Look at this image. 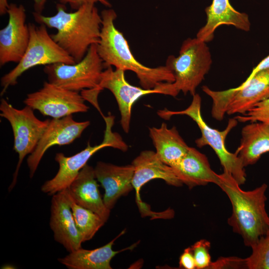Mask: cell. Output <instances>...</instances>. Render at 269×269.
<instances>
[{"instance_id":"32","label":"cell","mask_w":269,"mask_h":269,"mask_svg":"<svg viewBox=\"0 0 269 269\" xmlns=\"http://www.w3.org/2000/svg\"><path fill=\"white\" fill-rule=\"evenodd\" d=\"M34 9L36 13L41 14L47 0H33Z\"/></svg>"},{"instance_id":"28","label":"cell","mask_w":269,"mask_h":269,"mask_svg":"<svg viewBox=\"0 0 269 269\" xmlns=\"http://www.w3.org/2000/svg\"><path fill=\"white\" fill-rule=\"evenodd\" d=\"M208 269H248L247 260L234 257H221L212 262Z\"/></svg>"},{"instance_id":"14","label":"cell","mask_w":269,"mask_h":269,"mask_svg":"<svg viewBox=\"0 0 269 269\" xmlns=\"http://www.w3.org/2000/svg\"><path fill=\"white\" fill-rule=\"evenodd\" d=\"M89 121L77 122L72 115L50 120L44 133L34 151L28 156L27 163L29 177L34 176L44 153L50 147L72 143L80 137L84 131L90 125Z\"/></svg>"},{"instance_id":"24","label":"cell","mask_w":269,"mask_h":269,"mask_svg":"<svg viewBox=\"0 0 269 269\" xmlns=\"http://www.w3.org/2000/svg\"><path fill=\"white\" fill-rule=\"evenodd\" d=\"M67 192L75 223L83 243L90 240L106 222L97 213L77 204L68 190Z\"/></svg>"},{"instance_id":"25","label":"cell","mask_w":269,"mask_h":269,"mask_svg":"<svg viewBox=\"0 0 269 269\" xmlns=\"http://www.w3.org/2000/svg\"><path fill=\"white\" fill-rule=\"evenodd\" d=\"M246 258L248 269H269V231L252 249Z\"/></svg>"},{"instance_id":"15","label":"cell","mask_w":269,"mask_h":269,"mask_svg":"<svg viewBox=\"0 0 269 269\" xmlns=\"http://www.w3.org/2000/svg\"><path fill=\"white\" fill-rule=\"evenodd\" d=\"M125 71L112 66L106 68L102 72L98 88L101 90L107 89L114 96L121 114V125L123 131L129 133L130 129L133 105L141 97L160 94L157 88L145 89L133 86L126 79Z\"/></svg>"},{"instance_id":"27","label":"cell","mask_w":269,"mask_h":269,"mask_svg":"<svg viewBox=\"0 0 269 269\" xmlns=\"http://www.w3.org/2000/svg\"><path fill=\"white\" fill-rule=\"evenodd\" d=\"M194 258L196 269H208L211 265V257L209 253L211 243L205 239H201L191 246Z\"/></svg>"},{"instance_id":"16","label":"cell","mask_w":269,"mask_h":269,"mask_svg":"<svg viewBox=\"0 0 269 269\" xmlns=\"http://www.w3.org/2000/svg\"><path fill=\"white\" fill-rule=\"evenodd\" d=\"M49 226L54 240L68 252L81 248L83 241L75 223L67 189L52 195Z\"/></svg>"},{"instance_id":"12","label":"cell","mask_w":269,"mask_h":269,"mask_svg":"<svg viewBox=\"0 0 269 269\" xmlns=\"http://www.w3.org/2000/svg\"><path fill=\"white\" fill-rule=\"evenodd\" d=\"M134 173L132 185L135 192L136 202L142 215L158 216L151 212L140 197L141 188L148 181L160 179L167 184L180 187L183 183L176 176L172 168L163 163L155 151L145 150L141 151L133 161Z\"/></svg>"},{"instance_id":"8","label":"cell","mask_w":269,"mask_h":269,"mask_svg":"<svg viewBox=\"0 0 269 269\" xmlns=\"http://www.w3.org/2000/svg\"><path fill=\"white\" fill-rule=\"evenodd\" d=\"M0 116L11 125L14 137L13 149L18 155L12 181L8 188L10 192L16 184L23 159L34 151L50 120L41 121L35 116L34 110L30 107L26 105L22 109H17L3 98L0 101Z\"/></svg>"},{"instance_id":"26","label":"cell","mask_w":269,"mask_h":269,"mask_svg":"<svg viewBox=\"0 0 269 269\" xmlns=\"http://www.w3.org/2000/svg\"><path fill=\"white\" fill-rule=\"evenodd\" d=\"M235 118L240 123H269V98L257 104L245 113L237 115Z\"/></svg>"},{"instance_id":"21","label":"cell","mask_w":269,"mask_h":269,"mask_svg":"<svg viewBox=\"0 0 269 269\" xmlns=\"http://www.w3.org/2000/svg\"><path fill=\"white\" fill-rule=\"evenodd\" d=\"M123 231L111 241L101 247L87 250L81 248L71 252L58 261L69 269H111V261L122 251L134 248L136 244L120 251H114L113 245L117 239L124 234Z\"/></svg>"},{"instance_id":"20","label":"cell","mask_w":269,"mask_h":269,"mask_svg":"<svg viewBox=\"0 0 269 269\" xmlns=\"http://www.w3.org/2000/svg\"><path fill=\"white\" fill-rule=\"evenodd\" d=\"M99 187L94 168L87 164L67 189L77 204L97 213L106 222L111 210L105 205Z\"/></svg>"},{"instance_id":"10","label":"cell","mask_w":269,"mask_h":269,"mask_svg":"<svg viewBox=\"0 0 269 269\" xmlns=\"http://www.w3.org/2000/svg\"><path fill=\"white\" fill-rule=\"evenodd\" d=\"M105 69L97 50V44H93L80 62L73 64H49L44 66L43 71L49 83L79 92L98 88Z\"/></svg>"},{"instance_id":"3","label":"cell","mask_w":269,"mask_h":269,"mask_svg":"<svg viewBox=\"0 0 269 269\" xmlns=\"http://www.w3.org/2000/svg\"><path fill=\"white\" fill-rule=\"evenodd\" d=\"M101 16V28L97 50L105 68L114 66L116 69L134 72L140 85L145 89H153L161 83L174 81L173 73L166 65L149 67L135 58L124 34L115 26L117 15L114 9H104Z\"/></svg>"},{"instance_id":"33","label":"cell","mask_w":269,"mask_h":269,"mask_svg":"<svg viewBox=\"0 0 269 269\" xmlns=\"http://www.w3.org/2000/svg\"><path fill=\"white\" fill-rule=\"evenodd\" d=\"M8 6L7 0H0V14L1 15L7 13Z\"/></svg>"},{"instance_id":"23","label":"cell","mask_w":269,"mask_h":269,"mask_svg":"<svg viewBox=\"0 0 269 269\" xmlns=\"http://www.w3.org/2000/svg\"><path fill=\"white\" fill-rule=\"evenodd\" d=\"M149 134L157 155L171 167L181 160L189 147L176 128H168L164 123L158 128H149Z\"/></svg>"},{"instance_id":"4","label":"cell","mask_w":269,"mask_h":269,"mask_svg":"<svg viewBox=\"0 0 269 269\" xmlns=\"http://www.w3.org/2000/svg\"><path fill=\"white\" fill-rule=\"evenodd\" d=\"M212 63L207 43L196 37L187 38L182 43L179 55H171L166 59L165 65L172 72L175 80L173 83L161 84L164 95L176 97L182 92L193 96Z\"/></svg>"},{"instance_id":"2","label":"cell","mask_w":269,"mask_h":269,"mask_svg":"<svg viewBox=\"0 0 269 269\" xmlns=\"http://www.w3.org/2000/svg\"><path fill=\"white\" fill-rule=\"evenodd\" d=\"M218 186L227 195L232 207L228 224L240 235L246 247L252 249L269 231V216L266 209V183L255 189L245 191L229 173L220 174Z\"/></svg>"},{"instance_id":"29","label":"cell","mask_w":269,"mask_h":269,"mask_svg":"<svg viewBox=\"0 0 269 269\" xmlns=\"http://www.w3.org/2000/svg\"><path fill=\"white\" fill-rule=\"evenodd\" d=\"M179 265L181 269H196L195 262L191 247L186 248L180 256Z\"/></svg>"},{"instance_id":"7","label":"cell","mask_w":269,"mask_h":269,"mask_svg":"<svg viewBox=\"0 0 269 269\" xmlns=\"http://www.w3.org/2000/svg\"><path fill=\"white\" fill-rule=\"evenodd\" d=\"M28 25L30 33L28 46L17 65L1 78V96L9 87L17 84L18 78L24 72L32 67L56 63H76L74 59L52 38L45 25L41 24L36 26L32 23Z\"/></svg>"},{"instance_id":"17","label":"cell","mask_w":269,"mask_h":269,"mask_svg":"<svg viewBox=\"0 0 269 269\" xmlns=\"http://www.w3.org/2000/svg\"><path fill=\"white\" fill-rule=\"evenodd\" d=\"M96 179L105 190L103 201L110 210L122 196L134 189L132 180L134 167L132 164L118 166L99 161L94 168Z\"/></svg>"},{"instance_id":"1","label":"cell","mask_w":269,"mask_h":269,"mask_svg":"<svg viewBox=\"0 0 269 269\" xmlns=\"http://www.w3.org/2000/svg\"><path fill=\"white\" fill-rule=\"evenodd\" d=\"M57 12L47 16L35 12V21L57 30L52 38L75 60L85 57L90 47L100 40L102 24L101 14L94 3L84 4L74 12L65 11L64 5H56Z\"/></svg>"},{"instance_id":"31","label":"cell","mask_w":269,"mask_h":269,"mask_svg":"<svg viewBox=\"0 0 269 269\" xmlns=\"http://www.w3.org/2000/svg\"><path fill=\"white\" fill-rule=\"evenodd\" d=\"M269 68V55L263 59L254 68L248 76L251 77L260 71Z\"/></svg>"},{"instance_id":"6","label":"cell","mask_w":269,"mask_h":269,"mask_svg":"<svg viewBox=\"0 0 269 269\" xmlns=\"http://www.w3.org/2000/svg\"><path fill=\"white\" fill-rule=\"evenodd\" d=\"M202 91L213 101L212 117L221 121L226 114H243L257 104L269 98V68L256 73L240 86L224 91H214L206 86Z\"/></svg>"},{"instance_id":"13","label":"cell","mask_w":269,"mask_h":269,"mask_svg":"<svg viewBox=\"0 0 269 269\" xmlns=\"http://www.w3.org/2000/svg\"><path fill=\"white\" fill-rule=\"evenodd\" d=\"M7 25L0 30V66L18 63L28 46L30 33L23 5L9 4Z\"/></svg>"},{"instance_id":"9","label":"cell","mask_w":269,"mask_h":269,"mask_svg":"<svg viewBox=\"0 0 269 269\" xmlns=\"http://www.w3.org/2000/svg\"><path fill=\"white\" fill-rule=\"evenodd\" d=\"M114 120L112 118L105 120V136L101 143L92 146L88 142L85 149L70 156H66L61 152L56 153L55 160L59 164V169L53 178L46 181L42 185L41 191L52 196L68 188L80 170L87 164L90 157L104 147H112L123 151H127L128 145L119 134L112 131Z\"/></svg>"},{"instance_id":"5","label":"cell","mask_w":269,"mask_h":269,"mask_svg":"<svg viewBox=\"0 0 269 269\" xmlns=\"http://www.w3.org/2000/svg\"><path fill=\"white\" fill-rule=\"evenodd\" d=\"M190 105L185 109L178 111H170L166 108L158 110L157 115L160 118L169 120L174 115H186L191 118L199 128L201 135L195 142L197 147L209 145L217 155L223 170L230 174L241 185L246 180V173L242 161L237 153L229 151L225 145L226 138L235 127L238 121L230 119L226 128L219 131L209 126L204 120L201 113V98L198 94H194Z\"/></svg>"},{"instance_id":"11","label":"cell","mask_w":269,"mask_h":269,"mask_svg":"<svg viewBox=\"0 0 269 269\" xmlns=\"http://www.w3.org/2000/svg\"><path fill=\"white\" fill-rule=\"evenodd\" d=\"M85 100L79 92L44 82L40 89L27 94L23 102L43 116L59 119L87 112L89 107Z\"/></svg>"},{"instance_id":"22","label":"cell","mask_w":269,"mask_h":269,"mask_svg":"<svg viewBox=\"0 0 269 269\" xmlns=\"http://www.w3.org/2000/svg\"><path fill=\"white\" fill-rule=\"evenodd\" d=\"M269 152V123H250L242 129L240 144L236 152L245 167L255 164Z\"/></svg>"},{"instance_id":"19","label":"cell","mask_w":269,"mask_h":269,"mask_svg":"<svg viewBox=\"0 0 269 269\" xmlns=\"http://www.w3.org/2000/svg\"><path fill=\"white\" fill-rule=\"evenodd\" d=\"M205 12L206 22L198 30L196 37L206 43L213 40L216 29L222 25H233L244 31L250 30L248 15L235 9L229 0H213Z\"/></svg>"},{"instance_id":"30","label":"cell","mask_w":269,"mask_h":269,"mask_svg":"<svg viewBox=\"0 0 269 269\" xmlns=\"http://www.w3.org/2000/svg\"><path fill=\"white\" fill-rule=\"evenodd\" d=\"M60 3L64 5L68 4L71 8L77 10L82 5L88 3L100 2L107 7H111V4L107 0H59Z\"/></svg>"},{"instance_id":"18","label":"cell","mask_w":269,"mask_h":269,"mask_svg":"<svg viewBox=\"0 0 269 269\" xmlns=\"http://www.w3.org/2000/svg\"><path fill=\"white\" fill-rule=\"evenodd\" d=\"M176 176L189 189L212 183L219 185L220 174L214 171L207 156L195 148L189 147L181 160L171 167Z\"/></svg>"}]
</instances>
